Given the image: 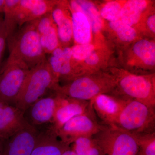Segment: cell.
<instances>
[{"instance_id": "1", "label": "cell", "mask_w": 155, "mask_h": 155, "mask_svg": "<svg viewBox=\"0 0 155 155\" xmlns=\"http://www.w3.org/2000/svg\"><path fill=\"white\" fill-rule=\"evenodd\" d=\"M117 81L110 69L82 75L58 87L55 92L76 99L90 101L98 95L111 94L116 90Z\"/></svg>"}, {"instance_id": "2", "label": "cell", "mask_w": 155, "mask_h": 155, "mask_svg": "<svg viewBox=\"0 0 155 155\" xmlns=\"http://www.w3.org/2000/svg\"><path fill=\"white\" fill-rule=\"evenodd\" d=\"M7 43L8 58L23 63L30 69L47 59L39 35L31 22L18 28Z\"/></svg>"}, {"instance_id": "3", "label": "cell", "mask_w": 155, "mask_h": 155, "mask_svg": "<svg viewBox=\"0 0 155 155\" xmlns=\"http://www.w3.org/2000/svg\"><path fill=\"white\" fill-rule=\"evenodd\" d=\"M110 69L117 81V87L113 95L155 107V73L134 74L121 67H113Z\"/></svg>"}, {"instance_id": "4", "label": "cell", "mask_w": 155, "mask_h": 155, "mask_svg": "<svg viewBox=\"0 0 155 155\" xmlns=\"http://www.w3.org/2000/svg\"><path fill=\"white\" fill-rule=\"evenodd\" d=\"M60 86L46 60L29 70L14 106L23 112L50 90L55 91Z\"/></svg>"}, {"instance_id": "5", "label": "cell", "mask_w": 155, "mask_h": 155, "mask_svg": "<svg viewBox=\"0 0 155 155\" xmlns=\"http://www.w3.org/2000/svg\"><path fill=\"white\" fill-rule=\"evenodd\" d=\"M119 60L121 68L127 72L139 75L155 73V40L139 39L120 50Z\"/></svg>"}, {"instance_id": "6", "label": "cell", "mask_w": 155, "mask_h": 155, "mask_svg": "<svg viewBox=\"0 0 155 155\" xmlns=\"http://www.w3.org/2000/svg\"><path fill=\"white\" fill-rule=\"evenodd\" d=\"M155 108L127 99L113 126L133 136L154 132Z\"/></svg>"}, {"instance_id": "7", "label": "cell", "mask_w": 155, "mask_h": 155, "mask_svg": "<svg viewBox=\"0 0 155 155\" xmlns=\"http://www.w3.org/2000/svg\"><path fill=\"white\" fill-rule=\"evenodd\" d=\"M100 155H137L138 147L132 134L114 126L104 125L93 136Z\"/></svg>"}, {"instance_id": "8", "label": "cell", "mask_w": 155, "mask_h": 155, "mask_svg": "<svg viewBox=\"0 0 155 155\" xmlns=\"http://www.w3.org/2000/svg\"><path fill=\"white\" fill-rule=\"evenodd\" d=\"M30 69L8 58L0 70V101L14 106Z\"/></svg>"}, {"instance_id": "9", "label": "cell", "mask_w": 155, "mask_h": 155, "mask_svg": "<svg viewBox=\"0 0 155 155\" xmlns=\"http://www.w3.org/2000/svg\"><path fill=\"white\" fill-rule=\"evenodd\" d=\"M103 125L97 120L91 105L86 112L75 116L65 123L56 134L61 141L70 146L78 138L93 136L101 130Z\"/></svg>"}, {"instance_id": "10", "label": "cell", "mask_w": 155, "mask_h": 155, "mask_svg": "<svg viewBox=\"0 0 155 155\" xmlns=\"http://www.w3.org/2000/svg\"><path fill=\"white\" fill-rule=\"evenodd\" d=\"M54 115L51 129L55 133L69 120L83 114L91 107L90 102L57 93Z\"/></svg>"}, {"instance_id": "11", "label": "cell", "mask_w": 155, "mask_h": 155, "mask_svg": "<svg viewBox=\"0 0 155 155\" xmlns=\"http://www.w3.org/2000/svg\"><path fill=\"white\" fill-rule=\"evenodd\" d=\"M127 99L111 94L98 95L90 101L95 114L104 122L103 125L113 126Z\"/></svg>"}, {"instance_id": "12", "label": "cell", "mask_w": 155, "mask_h": 155, "mask_svg": "<svg viewBox=\"0 0 155 155\" xmlns=\"http://www.w3.org/2000/svg\"><path fill=\"white\" fill-rule=\"evenodd\" d=\"M29 125L23 111L0 101V137L8 139Z\"/></svg>"}, {"instance_id": "13", "label": "cell", "mask_w": 155, "mask_h": 155, "mask_svg": "<svg viewBox=\"0 0 155 155\" xmlns=\"http://www.w3.org/2000/svg\"><path fill=\"white\" fill-rule=\"evenodd\" d=\"M39 132L29 125L6 140L3 155H31Z\"/></svg>"}, {"instance_id": "14", "label": "cell", "mask_w": 155, "mask_h": 155, "mask_svg": "<svg viewBox=\"0 0 155 155\" xmlns=\"http://www.w3.org/2000/svg\"><path fill=\"white\" fill-rule=\"evenodd\" d=\"M57 1L19 0L16 10L18 28L51 12Z\"/></svg>"}, {"instance_id": "15", "label": "cell", "mask_w": 155, "mask_h": 155, "mask_svg": "<svg viewBox=\"0 0 155 155\" xmlns=\"http://www.w3.org/2000/svg\"><path fill=\"white\" fill-rule=\"evenodd\" d=\"M56 104L55 96L43 97L31 105L24 112V117L29 125L35 126L52 124Z\"/></svg>"}, {"instance_id": "16", "label": "cell", "mask_w": 155, "mask_h": 155, "mask_svg": "<svg viewBox=\"0 0 155 155\" xmlns=\"http://www.w3.org/2000/svg\"><path fill=\"white\" fill-rule=\"evenodd\" d=\"M51 13L58 29L61 46L69 47L73 40L72 13L69 2L57 1Z\"/></svg>"}, {"instance_id": "17", "label": "cell", "mask_w": 155, "mask_h": 155, "mask_svg": "<svg viewBox=\"0 0 155 155\" xmlns=\"http://www.w3.org/2000/svg\"><path fill=\"white\" fill-rule=\"evenodd\" d=\"M31 22L39 35L42 46L46 54H50L54 50L61 47L58 29L51 12Z\"/></svg>"}, {"instance_id": "18", "label": "cell", "mask_w": 155, "mask_h": 155, "mask_svg": "<svg viewBox=\"0 0 155 155\" xmlns=\"http://www.w3.org/2000/svg\"><path fill=\"white\" fill-rule=\"evenodd\" d=\"M153 3L147 0L125 1L120 20L138 31L147 13L153 8Z\"/></svg>"}, {"instance_id": "19", "label": "cell", "mask_w": 155, "mask_h": 155, "mask_svg": "<svg viewBox=\"0 0 155 155\" xmlns=\"http://www.w3.org/2000/svg\"><path fill=\"white\" fill-rule=\"evenodd\" d=\"M70 147L61 141L50 128L47 131L39 132L31 155H61Z\"/></svg>"}, {"instance_id": "20", "label": "cell", "mask_w": 155, "mask_h": 155, "mask_svg": "<svg viewBox=\"0 0 155 155\" xmlns=\"http://www.w3.org/2000/svg\"><path fill=\"white\" fill-rule=\"evenodd\" d=\"M107 29L111 40L119 50L124 48L143 37L135 28L125 24L121 20L108 22Z\"/></svg>"}, {"instance_id": "21", "label": "cell", "mask_w": 155, "mask_h": 155, "mask_svg": "<svg viewBox=\"0 0 155 155\" xmlns=\"http://www.w3.org/2000/svg\"><path fill=\"white\" fill-rule=\"evenodd\" d=\"M69 3L71 11L83 13L87 17L91 25L92 34L98 36L104 28V23L98 9L94 3L85 0L70 1Z\"/></svg>"}, {"instance_id": "22", "label": "cell", "mask_w": 155, "mask_h": 155, "mask_svg": "<svg viewBox=\"0 0 155 155\" xmlns=\"http://www.w3.org/2000/svg\"><path fill=\"white\" fill-rule=\"evenodd\" d=\"M71 11L73 40L75 44L90 43L92 32L87 17L81 12Z\"/></svg>"}, {"instance_id": "23", "label": "cell", "mask_w": 155, "mask_h": 155, "mask_svg": "<svg viewBox=\"0 0 155 155\" xmlns=\"http://www.w3.org/2000/svg\"><path fill=\"white\" fill-rule=\"evenodd\" d=\"M19 2V0H5L3 21L8 38L12 36L19 28L16 22V10Z\"/></svg>"}, {"instance_id": "24", "label": "cell", "mask_w": 155, "mask_h": 155, "mask_svg": "<svg viewBox=\"0 0 155 155\" xmlns=\"http://www.w3.org/2000/svg\"><path fill=\"white\" fill-rule=\"evenodd\" d=\"M72 149L77 155H100L99 150L93 136H86L76 139Z\"/></svg>"}, {"instance_id": "25", "label": "cell", "mask_w": 155, "mask_h": 155, "mask_svg": "<svg viewBox=\"0 0 155 155\" xmlns=\"http://www.w3.org/2000/svg\"><path fill=\"white\" fill-rule=\"evenodd\" d=\"M125 1H109L106 2L98 9L100 16L108 22L120 20L122 6Z\"/></svg>"}, {"instance_id": "26", "label": "cell", "mask_w": 155, "mask_h": 155, "mask_svg": "<svg viewBox=\"0 0 155 155\" xmlns=\"http://www.w3.org/2000/svg\"><path fill=\"white\" fill-rule=\"evenodd\" d=\"M137 142V155H155V132L134 136Z\"/></svg>"}, {"instance_id": "27", "label": "cell", "mask_w": 155, "mask_h": 155, "mask_svg": "<svg viewBox=\"0 0 155 155\" xmlns=\"http://www.w3.org/2000/svg\"><path fill=\"white\" fill-rule=\"evenodd\" d=\"M96 48L95 45L91 43L73 45L71 47L72 64H79L83 62L95 50Z\"/></svg>"}, {"instance_id": "28", "label": "cell", "mask_w": 155, "mask_h": 155, "mask_svg": "<svg viewBox=\"0 0 155 155\" xmlns=\"http://www.w3.org/2000/svg\"><path fill=\"white\" fill-rule=\"evenodd\" d=\"M63 51L64 55L59 75V81L62 79L69 82L72 80V49L70 47H63Z\"/></svg>"}, {"instance_id": "29", "label": "cell", "mask_w": 155, "mask_h": 155, "mask_svg": "<svg viewBox=\"0 0 155 155\" xmlns=\"http://www.w3.org/2000/svg\"><path fill=\"white\" fill-rule=\"evenodd\" d=\"M50 55L49 58H47L48 62L55 77L59 82V75L64 55L63 47L57 48Z\"/></svg>"}, {"instance_id": "30", "label": "cell", "mask_w": 155, "mask_h": 155, "mask_svg": "<svg viewBox=\"0 0 155 155\" xmlns=\"http://www.w3.org/2000/svg\"><path fill=\"white\" fill-rule=\"evenodd\" d=\"M7 39L8 35L3 21V15H0V65L5 51Z\"/></svg>"}, {"instance_id": "31", "label": "cell", "mask_w": 155, "mask_h": 155, "mask_svg": "<svg viewBox=\"0 0 155 155\" xmlns=\"http://www.w3.org/2000/svg\"><path fill=\"white\" fill-rule=\"evenodd\" d=\"M6 140L0 137V155H3Z\"/></svg>"}, {"instance_id": "32", "label": "cell", "mask_w": 155, "mask_h": 155, "mask_svg": "<svg viewBox=\"0 0 155 155\" xmlns=\"http://www.w3.org/2000/svg\"><path fill=\"white\" fill-rule=\"evenodd\" d=\"M61 155H77L75 153L74 151L71 148V147H69V148L67 149L66 150L64 151L63 153Z\"/></svg>"}, {"instance_id": "33", "label": "cell", "mask_w": 155, "mask_h": 155, "mask_svg": "<svg viewBox=\"0 0 155 155\" xmlns=\"http://www.w3.org/2000/svg\"><path fill=\"white\" fill-rule=\"evenodd\" d=\"M5 0H0V15H3Z\"/></svg>"}]
</instances>
